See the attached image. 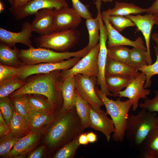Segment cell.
<instances>
[{
    "instance_id": "cell-1",
    "label": "cell",
    "mask_w": 158,
    "mask_h": 158,
    "mask_svg": "<svg viewBox=\"0 0 158 158\" xmlns=\"http://www.w3.org/2000/svg\"><path fill=\"white\" fill-rule=\"evenodd\" d=\"M49 124L46 141L53 150L60 149L85 131L75 107L68 111L62 107Z\"/></svg>"
},
{
    "instance_id": "cell-2",
    "label": "cell",
    "mask_w": 158,
    "mask_h": 158,
    "mask_svg": "<svg viewBox=\"0 0 158 158\" xmlns=\"http://www.w3.org/2000/svg\"><path fill=\"white\" fill-rule=\"evenodd\" d=\"M60 70L34 75L29 77L25 85L11 95L10 97L21 94H38L47 97L57 108L62 107L63 100L61 90L62 83Z\"/></svg>"
},
{
    "instance_id": "cell-3",
    "label": "cell",
    "mask_w": 158,
    "mask_h": 158,
    "mask_svg": "<svg viewBox=\"0 0 158 158\" xmlns=\"http://www.w3.org/2000/svg\"><path fill=\"white\" fill-rule=\"evenodd\" d=\"M136 115L128 116L125 136L130 147L140 148L149 132L158 125L157 112L141 108Z\"/></svg>"
},
{
    "instance_id": "cell-4",
    "label": "cell",
    "mask_w": 158,
    "mask_h": 158,
    "mask_svg": "<svg viewBox=\"0 0 158 158\" xmlns=\"http://www.w3.org/2000/svg\"><path fill=\"white\" fill-rule=\"evenodd\" d=\"M95 90L102 101L106 113L110 116L114 123L115 131L112 135L113 139L116 142H122L125 136L126 121L129 111L132 106V102L129 99L122 101L119 97L116 100L111 99L97 87H95Z\"/></svg>"
},
{
    "instance_id": "cell-5",
    "label": "cell",
    "mask_w": 158,
    "mask_h": 158,
    "mask_svg": "<svg viewBox=\"0 0 158 158\" xmlns=\"http://www.w3.org/2000/svg\"><path fill=\"white\" fill-rule=\"evenodd\" d=\"M87 46L75 52H58L50 49L32 46L27 49L20 50L19 56L24 65H33L42 63L61 62L71 58H82L90 51Z\"/></svg>"
},
{
    "instance_id": "cell-6",
    "label": "cell",
    "mask_w": 158,
    "mask_h": 158,
    "mask_svg": "<svg viewBox=\"0 0 158 158\" xmlns=\"http://www.w3.org/2000/svg\"><path fill=\"white\" fill-rule=\"evenodd\" d=\"M74 29L54 31L40 35L35 42L38 47L65 52L74 46L78 40L79 34Z\"/></svg>"
},
{
    "instance_id": "cell-7",
    "label": "cell",
    "mask_w": 158,
    "mask_h": 158,
    "mask_svg": "<svg viewBox=\"0 0 158 158\" xmlns=\"http://www.w3.org/2000/svg\"><path fill=\"white\" fill-rule=\"evenodd\" d=\"M99 47L98 43L74 66L70 69L62 70L60 73L62 82L71 75L77 74L97 77L98 73L97 60Z\"/></svg>"
},
{
    "instance_id": "cell-8",
    "label": "cell",
    "mask_w": 158,
    "mask_h": 158,
    "mask_svg": "<svg viewBox=\"0 0 158 158\" xmlns=\"http://www.w3.org/2000/svg\"><path fill=\"white\" fill-rule=\"evenodd\" d=\"M75 88L82 97L95 111L99 112L104 103L97 95L95 90L97 77L81 74L75 75Z\"/></svg>"
},
{
    "instance_id": "cell-9",
    "label": "cell",
    "mask_w": 158,
    "mask_h": 158,
    "mask_svg": "<svg viewBox=\"0 0 158 158\" xmlns=\"http://www.w3.org/2000/svg\"><path fill=\"white\" fill-rule=\"evenodd\" d=\"M80 59V58L74 57L57 62L24 65L18 68V76L21 79L25 80L33 75L47 73L56 70H67L74 66Z\"/></svg>"
},
{
    "instance_id": "cell-10",
    "label": "cell",
    "mask_w": 158,
    "mask_h": 158,
    "mask_svg": "<svg viewBox=\"0 0 158 158\" xmlns=\"http://www.w3.org/2000/svg\"><path fill=\"white\" fill-rule=\"evenodd\" d=\"M68 6L66 0H32L23 6L17 8L11 7L12 15L17 20L35 14L40 10L46 8L57 9Z\"/></svg>"
},
{
    "instance_id": "cell-11",
    "label": "cell",
    "mask_w": 158,
    "mask_h": 158,
    "mask_svg": "<svg viewBox=\"0 0 158 158\" xmlns=\"http://www.w3.org/2000/svg\"><path fill=\"white\" fill-rule=\"evenodd\" d=\"M100 26L99 49L98 54L97 64L98 73L97 83L100 87V90L107 96H112L111 93L107 89L105 80V70L107 57V48L106 42L108 40L106 27L102 20L99 21Z\"/></svg>"
},
{
    "instance_id": "cell-12",
    "label": "cell",
    "mask_w": 158,
    "mask_h": 158,
    "mask_svg": "<svg viewBox=\"0 0 158 158\" xmlns=\"http://www.w3.org/2000/svg\"><path fill=\"white\" fill-rule=\"evenodd\" d=\"M146 78L144 73L141 72L136 78L133 79L125 89L120 92L117 97L120 98L127 97L132 102V109L135 111L138 108L140 99H145L150 93V90L144 87Z\"/></svg>"
},
{
    "instance_id": "cell-13",
    "label": "cell",
    "mask_w": 158,
    "mask_h": 158,
    "mask_svg": "<svg viewBox=\"0 0 158 158\" xmlns=\"http://www.w3.org/2000/svg\"><path fill=\"white\" fill-rule=\"evenodd\" d=\"M82 18L73 8L68 6L54 9L53 15L54 31L74 29L80 23Z\"/></svg>"
},
{
    "instance_id": "cell-14",
    "label": "cell",
    "mask_w": 158,
    "mask_h": 158,
    "mask_svg": "<svg viewBox=\"0 0 158 158\" xmlns=\"http://www.w3.org/2000/svg\"><path fill=\"white\" fill-rule=\"evenodd\" d=\"M21 31L17 32H12L0 28V43L10 47H15L17 43L23 44L29 47L32 46L30 38L33 32L31 24L28 22L22 25Z\"/></svg>"
},
{
    "instance_id": "cell-15",
    "label": "cell",
    "mask_w": 158,
    "mask_h": 158,
    "mask_svg": "<svg viewBox=\"0 0 158 158\" xmlns=\"http://www.w3.org/2000/svg\"><path fill=\"white\" fill-rule=\"evenodd\" d=\"M101 16L107 30L108 48L115 46L124 45L147 49L141 37H138L135 41L131 40L125 37L116 30L110 23L108 16L104 11L101 13Z\"/></svg>"
},
{
    "instance_id": "cell-16",
    "label": "cell",
    "mask_w": 158,
    "mask_h": 158,
    "mask_svg": "<svg viewBox=\"0 0 158 158\" xmlns=\"http://www.w3.org/2000/svg\"><path fill=\"white\" fill-rule=\"evenodd\" d=\"M103 110L99 112L95 111L90 105L88 127L102 133L105 136L107 142L111 138V135L115 131V128L111 119Z\"/></svg>"
},
{
    "instance_id": "cell-17",
    "label": "cell",
    "mask_w": 158,
    "mask_h": 158,
    "mask_svg": "<svg viewBox=\"0 0 158 158\" xmlns=\"http://www.w3.org/2000/svg\"><path fill=\"white\" fill-rule=\"evenodd\" d=\"M125 16L133 22L138 29L142 33L145 40L148 54V65L151 64L152 61L150 52V39L152 28L155 24V17L152 14L148 13L143 15L140 14L135 16L129 15Z\"/></svg>"
},
{
    "instance_id": "cell-18",
    "label": "cell",
    "mask_w": 158,
    "mask_h": 158,
    "mask_svg": "<svg viewBox=\"0 0 158 158\" xmlns=\"http://www.w3.org/2000/svg\"><path fill=\"white\" fill-rule=\"evenodd\" d=\"M54 9L46 8L40 10L35 14L31 23L33 32L44 35L54 31L53 15Z\"/></svg>"
},
{
    "instance_id": "cell-19",
    "label": "cell",
    "mask_w": 158,
    "mask_h": 158,
    "mask_svg": "<svg viewBox=\"0 0 158 158\" xmlns=\"http://www.w3.org/2000/svg\"><path fill=\"white\" fill-rule=\"evenodd\" d=\"M40 136V133L37 131L29 132L18 140L14 147L5 156L7 157H16L28 153L35 145Z\"/></svg>"
},
{
    "instance_id": "cell-20",
    "label": "cell",
    "mask_w": 158,
    "mask_h": 158,
    "mask_svg": "<svg viewBox=\"0 0 158 158\" xmlns=\"http://www.w3.org/2000/svg\"><path fill=\"white\" fill-rule=\"evenodd\" d=\"M139 71L128 64L116 61L107 56L105 70V75H117L132 79L140 73Z\"/></svg>"
},
{
    "instance_id": "cell-21",
    "label": "cell",
    "mask_w": 158,
    "mask_h": 158,
    "mask_svg": "<svg viewBox=\"0 0 158 158\" xmlns=\"http://www.w3.org/2000/svg\"><path fill=\"white\" fill-rule=\"evenodd\" d=\"M145 158H158V125L152 129L140 147Z\"/></svg>"
},
{
    "instance_id": "cell-22",
    "label": "cell",
    "mask_w": 158,
    "mask_h": 158,
    "mask_svg": "<svg viewBox=\"0 0 158 158\" xmlns=\"http://www.w3.org/2000/svg\"><path fill=\"white\" fill-rule=\"evenodd\" d=\"M20 51L16 46L12 49L7 45L0 43V64L17 68L24 65L19 56Z\"/></svg>"
},
{
    "instance_id": "cell-23",
    "label": "cell",
    "mask_w": 158,
    "mask_h": 158,
    "mask_svg": "<svg viewBox=\"0 0 158 158\" xmlns=\"http://www.w3.org/2000/svg\"><path fill=\"white\" fill-rule=\"evenodd\" d=\"M63 103L62 108L70 110L75 107V75H71L63 82L61 86Z\"/></svg>"
},
{
    "instance_id": "cell-24",
    "label": "cell",
    "mask_w": 158,
    "mask_h": 158,
    "mask_svg": "<svg viewBox=\"0 0 158 158\" xmlns=\"http://www.w3.org/2000/svg\"><path fill=\"white\" fill-rule=\"evenodd\" d=\"M37 94L28 95L31 109L39 113L53 114L56 112V106L47 98L38 96Z\"/></svg>"
},
{
    "instance_id": "cell-25",
    "label": "cell",
    "mask_w": 158,
    "mask_h": 158,
    "mask_svg": "<svg viewBox=\"0 0 158 158\" xmlns=\"http://www.w3.org/2000/svg\"><path fill=\"white\" fill-rule=\"evenodd\" d=\"M108 16H126L131 14H138L145 12V8H141L133 3L116 1L113 8H109L104 11Z\"/></svg>"
},
{
    "instance_id": "cell-26",
    "label": "cell",
    "mask_w": 158,
    "mask_h": 158,
    "mask_svg": "<svg viewBox=\"0 0 158 158\" xmlns=\"http://www.w3.org/2000/svg\"><path fill=\"white\" fill-rule=\"evenodd\" d=\"M132 80L128 78L117 75H106L105 77L107 88L114 97H117L119 92L126 87Z\"/></svg>"
},
{
    "instance_id": "cell-27",
    "label": "cell",
    "mask_w": 158,
    "mask_h": 158,
    "mask_svg": "<svg viewBox=\"0 0 158 158\" xmlns=\"http://www.w3.org/2000/svg\"><path fill=\"white\" fill-rule=\"evenodd\" d=\"M74 105L79 117L82 127L84 129L88 127L90 105L80 95L75 89Z\"/></svg>"
},
{
    "instance_id": "cell-28",
    "label": "cell",
    "mask_w": 158,
    "mask_h": 158,
    "mask_svg": "<svg viewBox=\"0 0 158 158\" xmlns=\"http://www.w3.org/2000/svg\"><path fill=\"white\" fill-rule=\"evenodd\" d=\"M11 133L18 137L26 135L29 132L28 122L14 109L10 122Z\"/></svg>"
},
{
    "instance_id": "cell-29",
    "label": "cell",
    "mask_w": 158,
    "mask_h": 158,
    "mask_svg": "<svg viewBox=\"0 0 158 158\" xmlns=\"http://www.w3.org/2000/svg\"><path fill=\"white\" fill-rule=\"evenodd\" d=\"M55 113L53 114L41 113L31 109L28 121L30 128L33 131H35L45 125L49 124L54 119Z\"/></svg>"
},
{
    "instance_id": "cell-30",
    "label": "cell",
    "mask_w": 158,
    "mask_h": 158,
    "mask_svg": "<svg viewBox=\"0 0 158 158\" xmlns=\"http://www.w3.org/2000/svg\"><path fill=\"white\" fill-rule=\"evenodd\" d=\"M26 83V80L21 79L18 75L0 83V99L8 96L22 87Z\"/></svg>"
},
{
    "instance_id": "cell-31",
    "label": "cell",
    "mask_w": 158,
    "mask_h": 158,
    "mask_svg": "<svg viewBox=\"0 0 158 158\" xmlns=\"http://www.w3.org/2000/svg\"><path fill=\"white\" fill-rule=\"evenodd\" d=\"M85 25L89 35V42L87 46L90 50L99 41L100 26L97 17L86 19Z\"/></svg>"
},
{
    "instance_id": "cell-32",
    "label": "cell",
    "mask_w": 158,
    "mask_h": 158,
    "mask_svg": "<svg viewBox=\"0 0 158 158\" xmlns=\"http://www.w3.org/2000/svg\"><path fill=\"white\" fill-rule=\"evenodd\" d=\"M148 61L147 49L135 47L130 49L128 65L137 69L148 65Z\"/></svg>"
},
{
    "instance_id": "cell-33",
    "label": "cell",
    "mask_w": 158,
    "mask_h": 158,
    "mask_svg": "<svg viewBox=\"0 0 158 158\" xmlns=\"http://www.w3.org/2000/svg\"><path fill=\"white\" fill-rule=\"evenodd\" d=\"M16 110L28 122L31 111L27 94L10 97Z\"/></svg>"
},
{
    "instance_id": "cell-34",
    "label": "cell",
    "mask_w": 158,
    "mask_h": 158,
    "mask_svg": "<svg viewBox=\"0 0 158 158\" xmlns=\"http://www.w3.org/2000/svg\"><path fill=\"white\" fill-rule=\"evenodd\" d=\"M130 49L124 45L113 46L107 49V56L118 62L128 64Z\"/></svg>"
},
{
    "instance_id": "cell-35",
    "label": "cell",
    "mask_w": 158,
    "mask_h": 158,
    "mask_svg": "<svg viewBox=\"0 0 158 158\" xmlns=\"http://www.w3.org/2000/svg\"><path fill=\"white\" fill-rule=\"evenodd\" d=\"M79 137L59 149L53 156V158H74L77 150L80 145L78 141Z\"/></svg>"
},
{
    "instance_id": "cell-36",
    "label": "cell",
    "mask_w": 158,
    "mask_h": 158,
    "mask_svg": "<svg viewBox=\"0 0 158 158\" xmlns=\"http://www.w3.org/2000/svg\"><path fill=\"white\" fill-rule=\"evenodd\" d=\"M108 19L113 27L119 32L127 27L136 26L135 23L130 19L123 16H108Z\"/></svg>"
},
{
    "instance_id": "cell-37",
    "label": "cell",
    "mask_w": 158,
    "mask_h": 158,
    "mask_svg": "<svg viewBox=\"0 0 158 158\" xmlns=\"http://www.w3.org/2000/svg\"><path fill=\"white\" fill-rule=\"evenodd\" d=\"M22 138L15 136L11 132L7 135L0 138V156L6 155Z\"/></svg>"
},
{
    "instance_id": "cell-38",
    "label": "cell",
    "mask_w": 158,
    "mask_h": 158,
    "mask_svg": "<svg viewBox=\"0 0 158 158\" xmlns=\"http://www.w3.org/2000/svg\"><path fill=\"white\" fill-rule=\"evenodd\" d=\"M14 109L13 103L8 96L0 99V112L9 126Z\"/></svg>"
},
{
    "instance_id": "cell-39",
    "label": "cell",
    "mask_w": 158,
    "mask_h": 158,
    "mask_svg": "<svg viewBox=\"0 0 158 158\" xmlns=\"http://www.w3.org/2000/svg\"><path fill=\"white\" fill-rule=\"evenodd\" d=\"M156 54V59L154 63L144 66L136 69L139 71L143 72L145 75L146 79L144 85L145 88L151 86V78L154 75L158 74V55Z\"/></svg>"
},
{
    "instance_id": "cell-40",
    "label": "cell",
    "mask_w": 158,
    "mask_h": 158,
    "mask_svg": "<svg viewBox=\"0 0 158 158\" xmlns=\"http://www.w3.org/2000/svg\"><path fill=\"white\" fill-rule=\"evenodd\" d=\"M19 74L18 68L0 64V83Z\"/></svg>"
},
{
    "instance_id": "cell-41",
    "label": "cell",
    "mask_w": 158,
    "mask_h": 158,
    "mask_svg": "<svg viewBox=\"0 0 158 158\" xmlns=\"http://www.w3.org/2000/svg\"><path fill=\"white\" fill-rule=\"evenodd\" d=\"M73 8L80 16L86 19L92 18V15L88 9L89 5L84 4L79 0H71Z\"/></svg>"
},
{
    "instance_id": "cell-42",
    "label": "cell",
    "mask_w": 158,
    "mask_h": 158,
    "mask_svg": "<svg viewBox=\"0 0 158 158\" xmlns=\"http://www.w3.org/2000/svg\"><path fill=\"white\" fill-rule=\"evenodd\" d=\"M154 97L152 99L147 98L144 102L139 104L141 108H144L151 112H158V91H154Z\"/></svg>"
},
{
    "instance_id": "cell-43",
    "label": "cell",
    "mask_w": 158,
    "mask_h": 158,
    "mask_svg": "<svg viewBox=\"0 0 158 158\" xmlns=\"http://www.w3.org/2000/svg\"><path fill=\"white\" fill-rule=\"evenodd\" d=\"M11 132V130L0 112V138H2Z\"/></svg>"
},
{
    "instance_id": "cell-44",
    "label": "cell",
    "mask_w": 158,
    "mask_h": 158,
    "mask_svg": "<svg viewBox=\"0 0 158 158\" xmlns=\"http://www.w3.org/2000/svg\"><path fill=\"white\" fill-rule=\"evenodd\" d=\"M145 12L153 15L155 17V24L158 25V0H155L150 6L145 8Z\"/></svg>"
},
{
    "instance_id": "cell-45",
    "label": "cell",
    "mask_w": 158,
    "mask_h": 158,
    "mask_svg": "<svg viewBox=\"0 0 158 158\" xmlns=\"http://www.w3.org/2000/svg\"><path fill=\"white\" fill-rule=\"evenodd\" d=\"M45 147L42 145L31 152L28 156V158H40L42 156Z\"/></svg>"
},
{
    "instance_id": "cell-46",
    "label": "cell",
    "mask_w": 158,
    "mask_h": 158,
    "mask_svg": "<svg viewBox=\"0 0 158 158\" xmlns=\"http://www.w3.org/2000/svg\"><path fill=\"white\" fill-rule=\"evenodd\" d=\"M78 141L80 145H87L89 143L86 133H83L79 136Z\"/></svg>"
},
{
    "instance_id": "cell-47",
    "label": "cell",
    "mask_w": 158,
    "mask_h": 158,
    "mask_svg": "<svg viewBox=\"0 0 158 158\" xmlns=\"http://www.w3.org/2000/svg\"><path fill=\"white\" fill-rule=\"evenodd\" d=\"M32 0H14V4L11 7L17 8L25 5Z\"/></svg>"
},
{
    "instance_id": "cell-48",
    "label": "cell",
    "mask_w": 158,
    "mask_h": 158,
    "mask_svg": "<svg viewBox=\"0 0 158 158\" xmlns=\"http://www.w3.org/2000/svg\"><path fill=\"white\" fill-rule=\"evenodd\" d=\"M87 136L89 143H94L97 140V135L92 132L87 133Z\"/></svg>"
},
{
    "instance_id": "cell-49",
    "label": "cell",
    "mask_w": 158,
    "mask_h": 158,
    "mask_svg": "<svg viewBox=\"0 0 158 158\" xmlns=\"http://www.w3.org/2000/svg\"><path fill=\"white\" fill-rule=\"evenodd\" d=\"M152 40L155 42L156 46H154L156 54L158 55V33H154L152 35Z\"/></svg>"
},
{
    "instance_id": "cell-50",
    "label": "cell",
    "mask_w": 158,
    "mask_h": 158,
    "mask_svg": "<svg viewBox=\"0 0 158 158\" xmlns=\"http://www.w3.org/2000/svg\"><path fill=\"white\" fill-rule=\"evenodd\" d=\"M4 6L2 2L0 1V12L1 13L4 10Z\"/></svg>"
},
{
    "instance_id": "cell-51",
    "label": "cell",
    "mask_w": 158,
    "mask_h": 158,
    "mask_svg": "<svg viewBox=\"0 0 158 158\" xmlns=\"http://www.w3.org/2000/svg\"><path fill=\"white\" fill-rule=\"evenodd\" d=\"M93 0L94 1H97V0H99L102 1H103L104 2L106 3V2H112L114 0Z\"/></svg>"
},
{
    "instance_id": "cell-52",
    "label": "cell",
    "mask_w": 158,
    "mask_h": 158,
    "mask_svg": "<svg viewBox=\"0 0 158 158\" xmlns=\"http://www.w3.org/2000/svg\"><path fill=\"white\" fill-rule=\"evenodd\" d=\"M8 1L9 4L11 6H13L14 4V0H7Z\"/></svg>"
}]
</instances>
